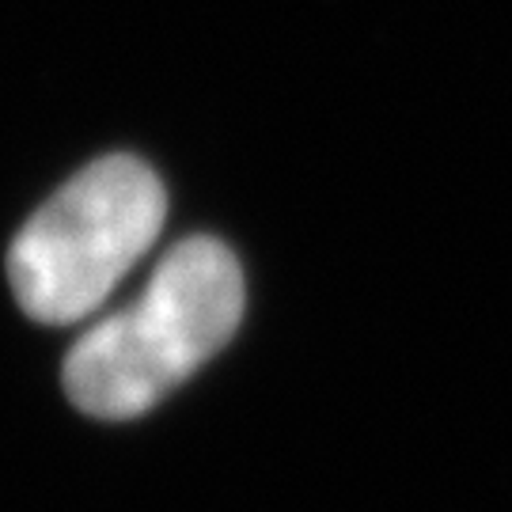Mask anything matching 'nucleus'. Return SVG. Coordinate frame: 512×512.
Listing matches in <instances>:
<instances>
[{
	"instance_id": "obj_1",
	"label": "nucleus",
	"mask_w": 512,
	"mask_h": 512,
	"mask_svg": "<svg viewBox=\"0 0 512 512\" xmlns=\"http://www.w3.org/2000/svg\"><path fill=\"white\" fill-rule=\"evenodd\" d=\"M243 274L213 236L175 243L126 311L107 315L65 357L69 403L99 421H133L232 342L243 319Z\"/></svg>"
},
{
	"instance_id": "obj_2",
	"label": "nucleus",
	"mask_w": 512,
	"mask_h": 512,
	"mask_svg": "<svg viewBox=\"0 0 512 512\" xmlns=\"http://www.w3.org/2000/svg\"><path fill=\"white\" fill-rule=\"evenodd\" d=\"M167 220L160 175L137 156H103L23 224L8 251L16 304L65 327L92 315L145 258Z\"/></svg>"
}]
</instances>
